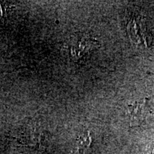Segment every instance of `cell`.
I'll return each mask as SVG.
<instances>
[{"mask_svg":"<svg viewBox=\"0 0 154 154\" xmlns=\"http://www.w3.org/2000/svg\"><path fill=\"white\" fill-rule=\"evenodd\" d=\"M96 46L91 38L86 36H79L72 38L70 45V54L74 60L84 57Z\"/></svg>","mask_w":154,"mask_h":154,"instance_id":"cell-1","label":"cell"},{"mask_svg":"<svg viewBox=\"0 0 154 154\" xmlns=\"http://www.w3.org/2000/svg\"><path fill=\"white\" fill-rule=\"evenodd\" d=\"M128 113L131 121L141 123L151 115V108L148 99L136 101L128 105Z\"/></svg>","mask_w":154,"mask_h":154,"instance_id":"cell-2","label":"cell"},{"mask_svg":"<svg viewBox=\"0 0 154 154\" xmlns=\"http://www.w3.org/2000/svg\"><path fill=\"white\" fill-rule=\"evenodd\" d=\"M91 138L89 132L83 133L76 140V148L78 151L80 153L85 151L91 145Z\"/></svg>","mask_w":154,"mask_h":154,"instance_id":"cell-3","label":"cell"},{"mask_svg":"<svg viewBox=\"0 0 154 154\" xmlns=\"http://www.w3.org/2000/svg\"><path fill=\"white\" fill-rule=\"evenodd\" d=\"M8 9H9L8 4L5 2H0V23L3 22L7 18Z\"/></svg>","mask_w":154,"mask_h":154,"instance_id":"cell-4","label":"cell"}]
</instances>
